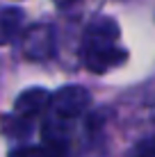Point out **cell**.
Listing matches in <instances>:
<instances>
[{"instance_id": "1", "label": "cell", "mask_w": 155, "mask_h": 157, "mask_svg": "<svg viewBox=\"0 0 155 157\" xmlns=\"http://www.w3.org/2000/svg\"><path fill=\"white\" fill-rule=\"evenodd\" d=\"M119 41V25L110 16H96L84 32L82 55L84 64L94 73H107L110 68L121 66L128 52L116 46Z\"/></svg>"}, {"instance_id": "2", "label": "cell", "mask_w": 155, "mask_h": 157, "mask_svg": "<svg viewBox=\"0 0 155 157\" xmlns=\"http://www.w3.org/2000/svg\"><path fill=\"white\" fill-rule=\"evenodd\" d=\"M89 102H91L89 91L84 89V86H78V84L64 86L55 96H50L52 112H55V116L62 118V121H73L76 116H80L89 107Z\"/></svg>"}, {"instance_id": "3", "label": "cell", "mask_w": 155, "mask_h": 157, "mask_svg": "<svg viewBox=\"0 0 155 157\" xmlns=\"http://www.w3.org/2000/svg\"><path fill=\"white\" fill-rule=\"evenodd\" d=\"M55 52V30L48 23H37L28 28L23 34V55L28 59L41 62V59L52 57Z\"/></svg>"}, {"instance_id": "4", "label": "cell", "mask_w": 155, "mask_h": 157, "mask_svg": "<svg viewBox=\"0 0 155 157\" xmlns=\"http://www.w3.org/2000/svg\"><path fill=\"white\" fill-rule=\"evenodd\" d=\"M48 105H50V94L41 86H32V89H25L23 94H18L14 102V112L23 121H32L44 114Z\"/></svg>"}, {"instance_id": "5", "label": "cell", "mask_w": 155, "mask_h": 157, "mask_svg": "<svg viewBox=\"0 0 155 157\" xmlns=\"http://www.w3.org/2000/svg\"><path fill=\"white\" fill-rule=\"evenodd\" d=\"M25 16L18 7H0V46L14 41L23 30Z\"/></svg>"}, {"instance_id": "6", "label": "cell", "mask_w": 155, "mask_h": 157, "mask_svg": "<svg viewBox=\"0 0 155 157\" xmlns=\"http://www.w3.org/2000/svg\"><path fill=\"white\" fill-rule=\"evenodd\" d=\"M66 153V146L64 144H39V146H21L14 148L9 157H64Z\"/></svg>"}, {"instance_id": "7", "label": "cell", "mask_w": 155, "mask_h": 157, "mask_svg": "<svg viewBox=\"0 0 155 157\" xmlns=\"http://www.w3.org/2000/svg\"><path fill=\"white\" fill-rule=\"evenodd\" d=\"M5 128H9V132H12L14 137H25V134H30V123L23 121V118H18V116H5Z\"/></svg>"}, {"instance_id": "8", "label": "cell", "mask_w": 155, "mask_h": 157, "mask_svg": "<svg viewBox=\"0 0 155 157\" xmlns=\"http://www.w3.org/2000/svg\"><path fill=\"white\" fill-rule=\"evenodd\" d=\"M153 139H144V141L135 148V157H153Z\"/></svg>"}, {"instance_id": "9", "label": "cell", "mask_w": 155, "mask_h": 157, "mask_svg": "<svg viewBox=\"0 0 155 157\" xmlns=\"http://www.w3.org/2000/svg\"><path fill=\"white\" fill-rule=\"evenodd\" d=\"M60 5H66V2H73V0H57Z\"/></svg>"}]
</instances>
